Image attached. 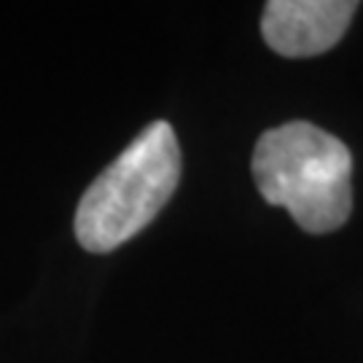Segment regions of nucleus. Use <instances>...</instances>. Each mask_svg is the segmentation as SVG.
Segmentation results:
<instances>
[{"mask_svg":"<svg viewBox=\"0 0 363 363\" xmlns=\"http://www.w3.org/2000/svg\"><path fill=\"white\" fill-rule=\"evenodd\" d=\"M250 167L261 196L286 208L304 232H337L350 218L352 156L331 132L310 121L267 130L256 140Z\"/></svg>","mask_w":363,"mask_h":363,"instance_id":"obj_1","label":"nucleus"},{"mask_svg":"<svg viewBox=\"0 0 363 363\" xmlns=\"http://www.w3.org/2000/svg\"><path fill=\"white\" fill-rule=\"evenodd\" d=\"M181 145L167 121H154L100 172L76 210V240L111 253L159 216L181 181Z\"/></svg>","mask_w":363,"mask_h":363,"instance_id":"obj_2","label":"nucleus"},{"mask_svg":"<svg viewBox=\"0 0 363 363\" xmlns=\"http://www.w3.org/2000/svg\"><path fill=\"white\" fill-rule=\"evenodd\" d=\"M355 11V0H269L261 35L280 57H318L342 40Z\"/></svg>","mask_w":363,"mask_h":363,"instance_id":"obj_3","label":"nucleus"}]
</instances>
